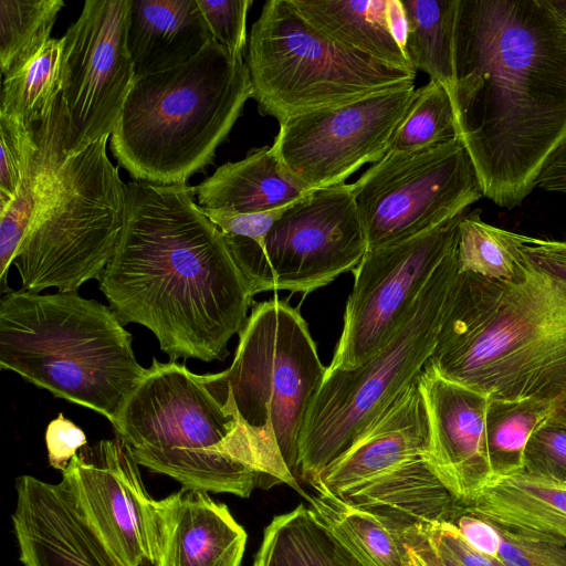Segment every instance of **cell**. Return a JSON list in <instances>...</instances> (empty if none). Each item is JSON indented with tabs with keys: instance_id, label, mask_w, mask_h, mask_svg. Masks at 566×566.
Here are the masks:
<instances>
[{
	"instance_id": "1",
	"label": "cell",
	"mask_w": 566,
	"mask_h": 566,
	"mask_svg": "<svg viewBox=\"0 0 566 566\" xmlns=\"http://www.w3.org/2000/svg\"><path fill=\"white\" fill-rule=\"evenodd\" d=\"M450 94L482 193L514 208L566 138V22L546 0H458Z\"/></svg>"
},
{
	"instance_id": "2",
	"label": "cell",
	"mask_w": 566,
	"mask_h": 566,
	"mask_svg": "<svg viewBox=\"0 0 566 566\" xmlns=\"http://www.w3.org/2000/svg\"><path fill=\"white\" fill-rule=\"evenodd\" d=\"M126 214L99 289L122 323L154 333L170 360H223L253 305L221 231L186 184L125 185Z\"/></svg>"
},
{
	"instance_id": "3",
	"label": "cell",
	"mask_w": 566,
	"mask_h": 566,
	"mask_svg": "<svg viewBox=\"0 0 566 566\" xmlns=\"http://www.w3.org/2000/svg\"><path fill=\"white\" fill-rule=\"evenodd\" d=\"M424 368L491 398L565 397L566 282L530 263L517 284L459 273Z\"/></svg>"
},
{
	"instance_id": "4",
	"label": "cell",
	"mask_w": 566,
	"mask_h": 566,
	"mask_svg": "<svg viewBox=\"0 0 566 566\" xmlns=\"http://www.w3.org/2000/svg\"><path fill=\"white\" fill-rule=\"evenodd\" d=\"M114 429L139 465L185 489L249 497L258 485L285 483L306 496L283 458L250 437L220 373L154 359Z\"/></svg>"
},
{
	"instance_id": "5",
	"label": "cell",
	"mask_w": 566,
	"mask_h": 566,
	"mask_svg": "<svg viewBox=\"0 0 566 566\" xmlns=\"http://www.w3.org/2000/svg\"><path fill=\"white\" fill-rule=\"evenodd\" d=\"M0 366L113 427L147 371L109 306L77 292L23 290L0 301Z\"/></svg>"
},
{
	"instance_id": "6",
	"label": "cell",
	"mask_w": 566,
	"mask_h": 566,
	"mask_svg": "<svg viewBox=\"0 0 566 566\" xmlns=\"http://www.w3.org/2000/svg\"><path fill=\"white\" fill-rule=\"evenodd\" d=\"M252 95L247 63L212 39L187 63L135 78L111 150L137 181L186 184L211 163Z\"/></svg>"
},
{
	"instance_id": "7",
	"label": "cell",
	"mask_w": 566,
	"mask_h": 566,
	"mask_svg": "<svg viewBox=\"0 0 566 566\" xmlns=\"http://www.w3.org/2000/svg\"><path fill=\"white\" fill-rule=\"evenodd\" d=\"M459 276L458 245L439 264L386 346L356 368L326 367L298 437L308 484L424 369Z\"/></svg>"
},
{
	"instance_id": "8",
	"label": "cell",
	"mask_w": 566,
	"mask_h": 566,
	"mask_svg": "<svg viewBox=\"0 0 566 566\" xmlns=\"http://www.w3.org/2000/svg\"><path fill=\"white\" fill-rule=\"evenodd\" d=\"M245 63L260 113L279 123L413 84L416 77L328 38L291 0L264 3Z\"/></svg>"
},
{
	"instance_id": "9",
	"label": "cell",
	"mask_w": 566,
	"mask_h": 566,
	"mask_svg": "<svg viewBox=\"0 0 566 566\" xmlns=\"http://www.w3.org/2000/svg\"><path fill=\"white\" fill-rule=\"evenodd\" d=\"M108 136L71 154L12 264L23 291L77 292L102 276L116 252L126 189L106 154Z\"/></svg>"
},
{
	"instance_id": "10",
	"label": "cell",
	"mask_w": 566,
	"mask_h": 566,
	"mask_svg": "<svg viewBox=\"0 0 566 566\" xmlns=\"http://www.w3.org/2000/svg\"><path fill=\"white\" fill-rule=\"evenodd\" d=\"M326 367L297 307L274 297L254 302L221 378L240 422L297 479L298 437Z\"/></svg>"
},
{
	"instance_id": "11",
	"label": "cell",
	"mask_w": 566,
	"mask_h": 566,
	"mask_svg": "<svg viewBox=\"0 0 566 566\" xmlns=\"http://www.w3.org/2000/svg\"><path fill=\"white\" fill-rule=\"evenodd\" d=\"M255 294H308L352 271L367 240L352 185L312 189L291 203L264 239L262 249L227 243Z\"/></svg>"
},
{
	"instance_id": "12",
	"label": "cell",
	"mask_w": 566,
	"mask_h": 566,
	"mask_svg": "<svg viewBox=\"0 0 566 566\" xmlns=\"http://www.w3.org/2000/svg\"><path fill=\"white\" fill-rule=\"evenodd\" d=\"M367 250L423 233L483 197L463 144L389 150L353 185Z\"/></svg>"
},
{
	"instance_id": "13",
	"label": "cell",
	"mask_w": 566,
	"mask_h": 566,
	"mask_svg": "<svg viewBox=\"0 0 566 566\" xmlns=\"http://www.w3.org/2000/svg\"><path fill=\"white\" fill-rule=\"evenodd\" d=\"M463 214L366 251L353 270L343 332L328 368L359 367L386 346L439 264L457 248Z\"/></svg>"
},
{
	"instance_id": "14",
	"label": "cell",
	"mask_w": 566,
	"mask_h": 566,
	"mask_svg": "<svg viewBox=\"0 0 566 566\" xmlns=\"http://www.w3.org/2000/svg\"><path fill=\"white\" fill-rule=\"evenodd\" d=\"M130 7L132 0H87L62 36L69 155L112 135L134 84L127 46Z\"/></svg>"
},
{
	"instance_id": "15",
	"label": "cell",
	"mask_w": 566,
	"mask_h": 566,
	"mask_svg": "<svg viewBox=\"0 0 566 566\" xmlns=\"http://www.w3.org/2000/svg\"><path fill=\"white\" fill-rule=\"evenodd\" d=\"M415 84L280 123L272 148L307 189L344 184L390 149L415 97Z\"/></svg>"
},
{
	"instance_id": "16",
	"label": "cell",
	"mask_w": 566,
	"mask_h": 566,
	"mask_svg": "<svg viewBox=\"0 0 566 566\" xmlns=\"http://www.w3.org/2000/svg\"><path fill=\"white\" fill-rule=\"evenodd\" d=\"M138 463L119 438L81 448L62 482L103 542L126 566H156L157 501L146 491Z\"/></svg>"
},
{
	"instance_id": "17",
	"label": "cell",
	"mask_w": 566,
	"mask_h": 566,
	"mask_svg": "<svg viewBox=\"0 0 566 566\" xmlns=\"http://www.w3.org/2000/svg\"><path fill=\"white\" fill-rule=\"evenodd\" d=\"M418 385L430 429L426 460L457 502H469L494 475L485 436L490 397L426 368Z\"/></svg>"
},
{
	"instance_id": "18",
	"label": "cell",
	"mask_w": 566,
	"mask_h": 566,
	"mask_svg": "<svg viewBox=\"0 0 566 566\" xmlns=\"http://www.w3.org/2000/svg\"><path fill=\"white\" fill-rule=\"evenodd\" d=\"M11 515L23 566H126L86 520L61 481L15 480Z\"/></svg>"
},
{
	"instance_id": "19",
	"label": "cell",
	"mask_w": 566,
	"mask_h": 566,
	"mask_svg": "<svg viewBox=\"0 0 566 566\" xmlns=\"http://www.w3.org/2000/svg\"><path fill=\"white\" fill-rule=\"evenodd\" d=\"M429 439L417 378L310 485L339 499L392 469L426 458Z\"/></svg>"
},
{
	"instance_id": "20",
	"label": "cell",
	"mask_w": 566,
	"mask_h": 566,
	"mask_svg": "<svg viewBox=\"0 0 566 566\" xmlns=\"http://www.w3.org/2000/svg\"><path fill=\"white\" fill-rule=\"evenodd\" d=\"M157 505L156 566H242L248 535L226 504L206 491L181 488Z\"/></svg>"
},
{
	"instance_id": "21",
	"label": "cell",
	"mask_w": 566,
	"mask_h": 566,
	"mask_svg": "<svg viewBox=\"0 0 566 566\" xmlns=\"http://www.w3.org/2000/svg\"><path fill=\"white\" fill-rule=\"evenodd\" d=\"M468 512L532 539L566 542V481L524 470L494 475L464 503Z\"/></svg>"
},
{
	"instance_id": "22",
	"label": "cell",
	"mask_w": 566,
	"mask_h": 566,
	"mask_svg": "<svg viewBox=\"0 0 566 566\" xmlns=\"http://www.w3.org/2000/svg\"><path fill=\"white\" fill-rule=\"evenodd\" d=\"M212 39L196 0H132L127 46L135 78L187 63Z\"/></svg>"
},
{
	"instance_id": "23",
	"label": "cell",
	"mask_w": 566,
	"mask_h": 566,
	"mask_svg": "<svg viewBox=\"0 0 566 566\" xmlns=\"http://www.w3.org/2000/svg\"><path fill=\"white\" fill-rule=\"evenodd\" d=\"M36 146L14 200L0 211V281L6 286L9 266L49 197L69 156V118L57 98L51 114L35 125Z\"/></svg>"
},
{
	"instance_id": "24",
	"label": "cell",
	"mask_w": 566,
	"mask_h": 566,
	"mask_svg": "<svg viewBox=\"0 0 566 566\" xmlns=\"http://www.w3.org/2000/svg\"><path fill=\"white\" fill-rule=\"evenodd\" d=\"M310 191L285 169L272 146L252 149L243 159L226 163L195 188L200 207L235 212L286 207Z\"/></svg>"
},
{
	"instance_id": "25",
	"label": "cell",
	"mask_w": 566,
	"mask_h": 566,
	"mask_svg": "<svg viewBox=\"0 0 566 566\" xmlns=\"http://www.w3.org/2000/svg\"><path fill=\"white\" fill-rule=\"evenodd\" d=\"M318 31L387 66L416 73L388 25V0H291Z\"/></svg>"
},
{
	"instance_id": "26",
	"label": "cell",
	"mask_w": 566,
	"mask_h": 566,
	"mask_svg": "<svg viewBox=\"0 0 566 566\" xmlns=\"http://www.w3.org/2000/svg\"><path fill=\"white\" fill-rule=\"evenodd\" d=\"M252 566H361L313 510L301 504L264 528Z\"/></svg>"
},
{
	"instance_id": "27",
	"label": "cell",
	"mask_w": 566,
	"mask_h": 566,
	"mask_svg": "<svg viewBox=\"0 0 566 566\" xmlns=\"http://www.w3.org/2000/svg\"><path fill=\"white\" fill-rule=\"evenodd\" d=\"M307 495L310 507L361 566H409L402 534L379 517L355 509L321 488Z\"/></svg>"
},
{
	"instance_id": "28",
	"label": "cell",
	"mask_w": 566,
	"mask_h": 566,
	"mask_svg": "<svg viewBox=\"0 0 566 566\" xmlns=\"http://www.w3.org/2000/svg\"><path fill=\"white\" fill-rule=\"evenodd\" d=\"M407 14L405 54L417 71L453 88V41L458 0H401Z\"/></svg>"
},
{
	"instance_id": "29",
	"label": "cell",
	"mask_w": 566,
	"mask_h": 566,
	"mask_svg": "<svg viewBox=\"0 0 566 566\" xmlns=\"http://www.w3.org/2000/svg\"><path fill=\"white\" fill-rule=\"evenodd\" d=\"M523 234L484 222L480 210L463 214L459 226V273L506 283H522L528 263L521 251Z\"/></svg>"
},
{
	"instance_id": "30",
	"label": "cell",
	"mask_w": 566,
	"mask_h": 566,
	"mask_svg": "<svg viewBox=\"0 0 566 566\" xmlns=\"http://www.w3.org/2000/svg\"><path fill=\"white\" fill-rule=\"evenodd\" d=\"M63 40L51 39L30 62L4 77L0 114L35 126L52 112L62 90Z\"/></svg>"
},
{
	"instance_id": "31",
	"label": "cell",
	"mask_w": 566,
	"mask_h": 566,
	"mask_svg": "<svg viewBox=\"0 0 566 566\" xmlns=\"http://www.w3.org/2000/svg\"><path fill=\"white\" fill-rule=\"evenodd\" d=\"M555 403L534 397H490L485 413V436L494 475L523 470L526 444L534 430L551 416Z\"/></svg>"
},
{
	"instance_id": "32",
	"label": "cell",
	"mask_w": 566,
	"mask_h": 566,
	"mask_svg": "<svg viewBox=\"0 0 566 566\" xmlns=\"http://www.w3.org/2000/svg\"><path fill=\"white\" fill-rule=\"evenodd\" d=\"M62 0H0V66L4 77L30 62L52 39Z\"/></svg>"
},
{
	"instance_id": "33",
	"label": "cell",
	"mask_w": 566,
	"mask_h": 566,
	"mask_svg": "<svg viewBox=\"0 0 566 566\" xmlns=\"http://www.w3.org/2000/svg\"><path fill=\"white\" fill-rule=\"evenodd\" d=\"M455 138L458 132L451 97L442 84L430 80L416 90L412 103L395 132L389 150L411 151Z\"/></svg>"
},
{
	"instance_id": "34",
	"label": "cell",
	"mask_w": 566,
	"mask_h": 566,
	"mask_svg": "<svg viewBox=\"0 0 566 566\" xmlns=\"http://www.w3.org/2000/svg\"><path fill=\"white\" fill-rule=\"evenodd\" d=\"M0 211L17 197L36 146L35 126L0 114Z\"/></svg>"
},
{
	"instance_id": "35",
	"label": "cell",
	"mask_w": 566,
	"mask_h": 566,
	"mask_svg": "<svg viewBox=\"0 0 566 566\" xmlns=\"http://www.w3.org/2000/svg\"><path fill=\"white\" fill-rule=\"evenodd\" d=\"M523 470L566 481V426L552 413L532 433L524 452Z\"/></svg>"
},
{
	"instance_id": "36",
	"label": "cell",
	"mask_w": 566,
	"mask_h": 566,
	"mask_svg": "<svg viewBox=\"0 0 566 566\" xmlns=\"http://www.w3.org/2000/svg\"><path fill=\"white\" fill-rule=\"evenodd\" d=\"M212 38L233 56L247 46V17L252 0H196Z\"/></svg>"
},
{
	"instance_id": "37",
	"label": "cell",
	"mask_w": 566,
	"mask_h": 566,
	"mask_svg": "<svg viewBox=\"0 0 566 566\" xmlns=\"http://www.w3.org/2000/svg\"><path fill=\"white\" fill-rule=\"evenodd\" d=\"M495 527L501 536L499 557L507 566H566V542L526 538Z\"/></svg>"
},
{
	"instance_id": "38",
	"label": "cell",
	"mask_w": 566,
	"mask_h": 566,
	"mask_svg": "<svg viewBox=\"0 0 566 566\" xmlns=\"http://www.w3.org/2000/svg\"><path fill=\"white\" fill-rule=\"evenodd\" d=\"M442 523L453 527L474 549L499 557L501 536L497 528L490 522L468 512L458 502Z\"/></svg>"
},
{
	"instance_id": "39",
	"label": "cell",
	"mask_w": 566,
	"mask_h": 566,
	"mask_svg": "<svg viewBox=\"0 0 566 566\" xmlns=\"http://www.w3.org/2000/svg\"><path fill=\"white\" fill-rule=\"evenodd\" d=\"M45 443L50 465L63 472L87 439L80 427L59 413L46 428Z\"/></svg>"
},
{
	"instance_id": "40",
	"label": "cell",
	"mask_w": 566,
	"mask_h": 566,
	"mask_svg": "<svg viewBox=\"0 0 566 566\" xmlns=\"http://www.w3.org/2000/svg\"><path fill=\"white\" fill-rule=\"evenodd\" d=\"M417 527L442 546L461 566H507L501 557L490 556L471 547L453 527L444 523Z\"/></svg>"
},
{
	"instance_id": "41",
	"label": "cell",
	"mask_w": 566,
	"mask_h": 566,
	"mask_svg": "<svg viewBox=\"0 0 566 566\" xmlns=\"http://www.w3.org/2000/svg\"><path fill=\"white\" fill-rule=\"evenodd\" d=\"M521 251L533 268L566 282V240L538 239L523 234Z\"/></svg>"
},
{
	"instance_id": "42",
	"label": "cell",
	"mask_w": 566,
	"mask_h": 566,
	"mask_svg": "<svg viewBox=\"0 0 566 566\" xmlns=\"http://www.w3.org/2000/svg\"><path fill=\"white\" fill-rule=\"evenodd\" d=\"M402 538L426 566H461L442 546L430 539L417 526L405 531Z\"/></svg>"
},
{
	"instance_id": "43",
	"label": "cell",
	"mask_w": 566,
	"mask_h": 566,
	"mask_svg": "<svg viewBox=\"0 0 566 566\" xmlns=\"http://www.w3.org/2000/svg\"><path fill=\"white\" fill-rule=\"evenodd\" d=\"M388 25L391 35L405 52L407 40V14L401 0L387 1Z\"/></svg>"
},
{
	"instance_id": "44",
	"label": "cell",
	"mask_w": 566,
	"mask_h": 566,
	"mask_svg": "<svg viewBox=\"0 0 566 566\" xmlns=\"http://www.w3.org/2000/svg\"><path fill=\"white\" fill-rule=\"evenodd\" d=\"M552 416L566 426V396L562 397L560 399L556 400L554 410L552 412Z\"/></svg>"
},
{
	"instance_id": "45",
	"label": "cell",
	"mask_w": 566,
	"mask_h": 566,
	"mask_svg": "<svg viewBox=\"0 0 566 566\" xmlns=\"http://www.w3.org/2000/svg\"><path fill=\"white\" fill-rule=\"evenodd\" d=\"M549 7L566 22V0H546Z\"/></svg>"
},
{
	"instance_id": "46",
	"label": "cell",
	"mask_w": 566,
	"mask_h": 566,
	"mask_svg": "<svg viewBox=\"0 0 566 566\" xmlns=\"http://www.w3.org/2000/svg\"><path fill=\"white\" fill-rule=\"evenodd\" d=\"M408 549L410 555L409 566H426L424 563L420 559V557L409 546Z\"/></svg>"
}]
</instances>
